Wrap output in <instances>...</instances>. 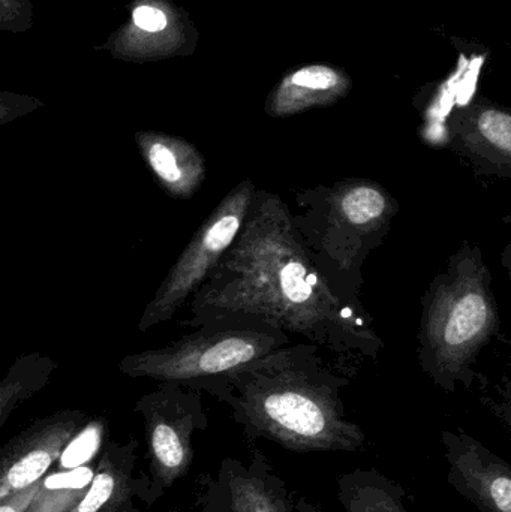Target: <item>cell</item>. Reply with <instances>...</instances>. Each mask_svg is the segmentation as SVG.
Segmentation results:
<instances>
[{
  "mask_svg": "<svg viewBox=\"0 0 511 512\" xmlns=\"http://www.w3.org/2000/svg\"><path fill=\"white\" fill-rule=\"evenodd\" d=\"M198 327L225 316H255L341 357L377 358L384 343L356 297L326 276L303 242L293 210L258 189L231 248L189 300Z\"/></svg>",
  "mask_w": 511,
  "mask_h": 512,
  "instance_id": "6da1fadb",
  "label": "cell"
},
{
  "mask_svg": "<svg viewBox=\"0 0 511 512\" xmlns=\"http://www.w3.org/2000/svg\"><path fill=\"white\" fill-rule=\"evenodd\" d=\"M320 346L303 342L270 352L234 373L218 399L251 438L294 453H354L366 445L348 420L341 393L350 379L336 373Z\"/></svg>",
  "mask_w": 511,
  "mask_h": 512,
  "instance_id": "7a4b0ae2",
  "label": "cell"
},
{
  "mask_svg": "<svg viewBox=\"0 0 511 512\" xmlns=\"http://www.w3.org/2000/svg\"><path fill=\"white\" fill-rule=\"evenodd\" d=\"M498 331L491 271L479 246L465 242L423 295L420 366L446 393L458 385L471 390L479 378L477 358Z\"/></svg>",
  "mask_w": 511,
  "mask_h": 512,
  "instance_id": "3957f363",
  "label": "cell"
},
{
  "mask_svg": "<svg viewBox=\"0 0 511 512\" xmlns=\"http://www.w3.org/2000/svg\"><path fill=\"white\" fill-rule=\"evenodd\" d=\"M296 206L294 224L315 261L342 292L356 297L363 262L398 215L395 198L380 183L347 179L299 192Z\"/></svg>",
  "mask_w": 511,
  "mask_h": 512,
  "instance_id": "277c9868",
  "label": "cell"
},
{
  "mask_svg": "<svg viewBox=\"0 0 511 512\" xmlns=\"http://www.w3.org/2000/svg\"><path fill=\"white\" fill-rule=\"evenodd\" d=\"M288 345L290 334L273 322L225 316L198 325L162 348L126 355L119 372L134 379L176 382L218 397L234 373Z\"/></svg>",
  "mask_w": 511,
  "mask_h": 512,
  "instance_id": "5b68a950",
  "label": "cell"
},
{
  "mask_svg": "<svg viewBox=\"0 0 511 512\" xmlns=\"http://www.w3.org/2000/svg\"><path fill=\"white\" fill-rule=\"evenodd\" d=\"M257 191L252 180H242L204 219L156 289L152 300L144 307L137 325L140 333H149L170 321L177 310L194 297L210 271L239 236Z\"/></svg>",
  "mask_w": 511,
  "mask_h": 512,
  "instance_id": "8992f818",
  "label": "cell"
},
{
  "mask_svg": "<svg viewBox=\"0 0 511 512\" xmlns=\"http://www.w3.org/2000/svg\"><path fill=\"white\" fill-rule=\"evenodd\" d=\"M143 417L155 498L185 477L194 462V435L207 426L201 391L158 382L134 406Z\"/></svg>",
  "mask_w": 511,
  "mask_h": 512,
  "instance_id": "52a82bcc",
  "label": "cell"
},
{
  "mask_svg": "<svg viewBox=\"0 0 511 512\" xmlns=\"http://www.w3.org/2000/svg\"><path fill=\"white\" fill-rule=\"evenodd\" d=\"M87 421L86 412L65 409L12 438L0 451V499L42 480Z\"/></svg>",
  "mask_w": 511,
  "mask_h": 512,
  "instance_id": "ba28073f",
  "label": "cell"
},
{
  "mask_svg": "<svg viewBox=\"0 0 511 512\" xmlns=\"http://www.w3.org/2000/svg\"><path fill=\"white\" fill-rule=\"evenodd\" d=\"M447 481L482 512H511V465L464 430L441 433Z\"/></svg>",
  "mask_w": 511,
  "mask_h": 512,
  "instance_id": "9c48e42d",
  "label": "cell"
},
{
  "mask_svg": "<svg viewBox=\"0 0 511 512\" xmlns=\"http://www.w3.org/2000/svg\"><path fill=\"white\" fill-rule=\"evenodd\" d=\"M449 146L477 170L511 179V110L476 98L449 117Z\"/></svg>",
  "mask_w": 511,
  "mask_h": 512,
  "instance_id": "30bf717a",
  "label": "cell"
},
{
  "mask_svg": "<svg viewBox=\"0 0 511 512\" xmlns=\"http://www.w3.org/2000/svg\"><path fill=\"white\" fill-rule=\"evenodd\" d=\"M135 143L153 179L168 197L191 200L203 188L206 159L194 144L162 132H137Z\"/></svg>",
  "mask_w": 511,
  "mask_h": 512,
  "instance_id": "8fae6325",
  "label": "cell"
},
{
  "mask_svg": "<svg viewBox=\"0 0 511 512\" xmlns=\"http://www.w3.org/2000/svg\"><path fill=\"white\" fill-rule=\"evenodd\" d=\"M137 448L134 439L108 442L89 490L71 512H140L144 489L134 475Z\"/></svg>",
  "mask_w": 511,
  "mask_h": 512,
  "instance_id": "7c38bea8",
  "label": "cell"
},
{
  "mask_svg": "<svg viewBox=\"0 0 511 512\" xmlns=\"http://www.w3.org/2000/svg\"><path fill=\"white\" fill-rule=\"evenodd\" d=\"M353 81L341 69L326 65L297 69L270 98L267 111L273 117H287L312 107H327L347 96Z\"/></svg>",
  "mask_w": 511,
  "mask_h": 512,
  "instance_id": "4fadbf2b",
  "label": "cell"
},
{
  "mask_svg": "<svg viewBox=\"0 0 511 512\" xmlns=\"http://www.w3.org/2000/svg\"><path fill=\"white\" fill-rule=\"evenodd\" d=\"M338 501L345 512H408L405 490L375 468L341 475Z\"/></svg>",
  "mask_w": 511,
  "mask_h": 512,
  "instance_id": "5bb4252c",
  "label": "cell"
},
{
  "mask_svg": "<svg viewBox=\"0 0 511 512\" xmlns=\"http://www.w3.org/2000/svg\"><path fill=\"white\" fill-rule=\"evenodd\" d=\"M59 364L41 352L21 355L0 382V427L21 403L35 396L50 382Z\"/></svg>",
  "mask_w": 511,
  "mask_h": 512,
  "instance_id": "9a60e30c",
  "label": "cell"
},
{
  "mask_svg": "<svg viewBox=\"0 0 511 512\" xmlns=\"http://www.w3.org/2000/svg\"><path fill=\"white\" fill-rule=\"evenodd\" d=\"M231 512H290L284 490L276 480L249 469H231L228 478Z\"/></svg>",
  "mask_w": 511,
  "mask_h": 512,
  "instance_id": "2e32d148",
  "label": "cell"
},
{
  "mask_svg": "<svg viewBox=\"0 0 511 512\" xmlns=\"http://www.w3.org/2000/svg\"><path fill=\"white\" fill-rule=\"evenodd\" d=\"M95 471L89 463L74 469L48 472L29 512H71L89 490Z\"/></svg>",
  "mask_w": 511,
  "mask_h": 512,
  "instance_id": "e0dca14e",
  "label": "cell"
},
{
  "mask_svg": "<svg viewBox=\"0 0 511 512\" xmlns=\"http://www.w3.org/2000/svg\"><path fill=\"white\" fill-rule=\"evenodd\" d=\"M483 402L511 432V379L504 378L498 382L494 394L485 397Z\"/></svg>",
  "mask_w": 511,
  "mask_h": 512,
  "instance_id": "ac0fdd59",
  "label": "cell"
},
{
  "mask_svg": "<svg viewBox=\"0 0 511 512\" xmlns=\"http://www.w3.org/2000/svg\"><path fill=\"white\" fill-rule=\"evenodd\" d=\"M42 483H44V478L26 489L18 490V492L0 499V512H29L41 492Z\"/></svg>",
  "mask_w": 511,
  "mask_h": 512,
  "instance_id": "d6986e66",
  "label": "cell"
},
{
  "mask_svg": "<svg viewBox=\"0 0 511 512\" xmlns=\"http://www.w3.org/2000/svg\"><path fill=\"white\" fill-rule=\"evenodd\" d=\"M134 23L146 32H162L168 26L167 15L153 6H138L134 11Z\"/></svg>",
  "mask_w": 511,
  "mask_h": 512,
  "instance_id": "ffe728a7",
  "label": "cell"
},
{
  "mask_svg": "<svg viewBox=\"0 0 511 512\" xmlns=\"http://www.w3.org/2000/svg\"><path fill=\"white\" fill-rule=\"evenodd\" d=\"M501 264L506 268L511 283V240L507 243L506 248H504L503 255H501Z\"/></svg>",
  "mask_w": 511,
  "mask_h": 512,
  "instance_id": "44dd1931",
  "label": "cell"
},
{
  "mask_svg": "<svg viewBox=\"0 0 511 512\" xmlns=\"http://www.w3.org/2000/svg\"><path fill=\"white\" fill-rule=\"evenodd\" d=\"M173 512H180V511H177V510H176V511H173Z\"/></svg>",
  "mask_w": 511,
  "mask_h": 512,
  "instance_id": "7402d4cb",
  "label": "cell"
}]
</instances>
